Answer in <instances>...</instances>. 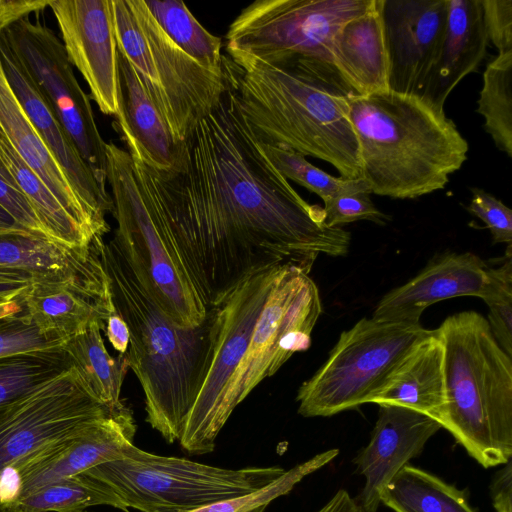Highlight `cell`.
<instances>
[{"label": "cell", "instance_id": "cell-10", "mask_svg": "<svg viewBox=\"0 0 512 512\" xmlns=\"http://www.w3.org/2000/svg\"><path fill=\"white\" fill-rule=\"evenodd\" d=\"M431 330L420 323L362 318L343 331L327 360L298 389V413L327 417L371 400Z\"/></svg>", "mask_w": 512, "mask_h": 512}, {"label": "cell", "instance_id": "cell-20", "mask_svg": "<svg viewBox=\"0 0 512 512\" xmlns=\"http://www.w3.org/2000/svg\"><path fill=\"white\" fill-rule=\"evenodd\" d=\"M370 441L353 462L365 484L356 501L368 512H376L380 494L397 472L421 454L441 425L415 410L381 404Z\"/></svg>", "mask_w": 512, "mask_h": 512}, {"label": "cell", "instance_id": "cell-25", "mask_svg": "<svg viewBox=\"0 0 512 512\" xmlns=\"http://www.w3.org/2000/svg\"><path fill=\"white\" fill-rule=\"evenodd\" d=\"M119 53V52H118ZM122 106L115 129L130 156L157 171H169L178 145L131 64L119 54Z\"/></svg>", "mask_w": 512, "mask_h": 512}, {"label": "cell", "instance_id": "cell-29", "mask_svg": "<svg viewBox=\"0 0 512 512\" xmlns=\"http://www.w3.org/2000/svg\"><path fill=\"white\" fill-rule=\"evenodd\" d=\"M0 159L32 205L47 235L70 248L86 250L96 242L67 212L37 174L21 159L0 130Z\"/></svg>", "mask_w": 512, "mask_h": 512}, {"label": "cell", "instance_id": "cell-2", "mask_svg": "<svg viewBox=\"0 0 512 512\" xmlns=\"http://www.w3.org/2000/svg\"><path fill=\"white\" fill-rule=\"evenodd\" d=\"M242 113L262 143L331 164L361 178L359 145L350 120L356 95L333 64L289 56L272 64L228 53Z\"/></svg>", "mask_w": 512, "mask_h": 512}, {"label": "cell", "instance_id": "cell-8", "mask_svg": "<svg viewBox=\"0 0 512 512\" xmlns=\"http://www.w3.org/2000/svg\"><path fill=\"white\" fill-rule=\"evenodd\" d=\"M284 472L279 466L221 468L153 454L132 444L123 458L84 474L107 484L127 509L185 512L253 492Z\"/></svg>", "mask_w": 512, "mask_h": 512}, {"label": "cell", "instance_id": "cell-32", "mask_svg": "<svg viewBox=\"0 0 512 512\" xmlns=\"http://www.w3.org/2000/svg\"><path fill=\"white\" fill-rule=\"evenodd\" d=\"M71 367L62 347L0 356V414Z\"/></svg>", "mask_w": 512, "mask_h": 512}, {"label": "cell", "instance_id": "cell-35", "mask_svg": "<svg viewBox=\"0 0 512 512\" xmlns=\"http://www.w3.org/2000/svg\"><path fill=\"white\" fill-rule=\"evenodd\" d=\"M259 143L267 158L284 178L315 193L323 202L358 192L370 193L369 186L363 178L334 177L314 166L306 157L295 151L260 141Z\"/></svg>", "mask_w": 512, "mask_h": 512}, {"label": "cell", "instance_id": "cell-24", "mask_svg": "<svg viewBox=\"0 0 512 512\" xmlns=\"http://www.w3.org/2000/svg\"><path fill=\"white\" fill-rule=\"evenodd\" d=\"M332 64L356 95L388 90L389 58L382 0L347 21L332 42Z\"/></svg>", "mask_w": 512, "mask_h": 512}, {"label": "cell", "instance_id": "cell-17", "mask_svg": "<svg viewBox=\"0 0 512 512\" xmlns=\"http://www.w3.org/2000/svg\"><path fill=\"white\" fill-rule=\"evenodd\" d=\"M447 0H382L389 90L422 97L437 63Z\"/></svg>", "mask_w": 512, "mask_h": 512}, {"label": "cell", "instance_id": "cell-28", "mask_svg": "<svg viewBox=\"0 0 512 512\" xmlns=\"http://www.w3.org/2000/svg\"><path fill=\"white\" fill-rule=\"evenodd\" d=\"M98 324L67 338L62 349L92 394L112 412L126 405L120 399L129 368L126 353L111 356Z\"/></svg>", "mask_w": 512, "mask_h": 512}, {"label": "cell", "instance_id": "cell-6", "mask_svg": "<svg viewBox=\"0 0 512 512\" xmlns=\"http://www.w3.org/2000/svg\"><path fill=\"white\" fill-rule=\"evenodd\" d=\"M117 49L134 68L173 138L182 142L229 88L233 62L213 71L199 65L163 31L144 0H111Z\"/></svg>", "mask_w": 512, "mask_h": 512}, {"label": "cell", "instance_id": "cell-51", "mask_svg": "<svg viewBox=\"0 0 512 512\" xmlns=\"http://www.w3.org/2000/svg\"><path fill=\"white\" fill-rule=\"evenodd\" d=\"M74 512H86V511H84V510H80V511H74Z\"/></svg>", "mask_w": 512, "mask_h": 512}, {"label": "cell", "instance_id": "cell-4", "mask_svg": "<svg viewBox=\"0 0 512 512\" xmlns=\"http://www.w3.org/2000/svg\"><path fill=\"white\" fill-rule=\"evenodd\" d=\"M350 120L370 193L395 199L433 193L467 160L468 143L444 108L418 95L389 89L355 95Z\"/></svg>", "mask_w": 512, "mask_h": 512}, {"label": "cell", "instance_id": "cell-7", "mask_svg": "<svg viewBox=\"0 0 512 512\" xmlns=\"http://www.w3.org/2000/svg\"><path fill=\"white\" fill-rule=\"evenodd\" d=\"M106 157L112 214L117 222L113 239L146 291L173 323L183 328L202 325L209 309L176 258L130 154L111 142L106 144Z\"/></svg>", "mask_w": 512, "mask_h": 512}, {"label": "cell", "instance_id": "cell-13", "mask_svg": "<svg viewBox=\"0 0 512 512\" xmlns=\"http://www.w3.org/2000/svg\"><path fill=\"white\" fill-rule=\"evenodd\" d=\"M115 412L92 394L72 366L0 414V477L6 470Z\"/></svg>", "mask_w": 512, "mask_h": 512}, {"label": "cell", "instance_id": "cell-23", "mask_svg": "<svg viewBox=\"0 0 512 512\" xmlns=\"http://www.w3.org/2000/svg\"><path fill=\"white\" fill-rule=\"evenodd\" d=\"M486 35L480 0H447V17L437 63L422 98L439 108L486 55Z\"/></svg>", "mask_w": 512, "mask_h": 512}, {"label": "cell", "instance_id": "cell-26", "mask_svg": "<svg viewBox=\"0 0 512 512\" xmlns=\"http://www.w3.org/2000/svg\"><path fill=\"white\" fill-rule=\"evenodd\" d=\"M104 240L82 250L26 230H0V271L35 282L68 279L102 264Z\"/></svg>", "mask_w": 512, "mask_h": 512}, {"label": "cell", "instance_id": "cell-34", "mask_svg": "<svg viewBox=\"0 0 512 512\" xmlns=\"http://www.w3.org/2000/svg\"><path fill=\"white\" fill-rule=\"evenodd\" d=\"M477 112L494 144L512 157V51L498 54L483 73Z\"/></svg>", "mask_w": 512, "mask_h": 512}, {"label": "cell", "instance_id": "cell-9", "mask_svg": "<svg viewBox=\"0 0 512 512\" xmlns=\"http://www.w3.org/2000/svg\"><path fill=\"white\" fill-rule=\"evenodd\" d=\"M322 312L318 288L309 271L283 265L256 322L245 354L205 428L199 455L212 452L234 409L265 378L273 376L296 352L311 345Z\"/></svg>", "mask_w": 512, "mask_h": 512}, {"label": "cell", "instance_id": "cell-39", "mask_svg": "<svg viewBox=\"0 0 512 512\" xmlns=\"http://www.w3.org/2000/svg\"><path fill=\"white\" fill-rule=\"evenodd\" d=\"M325 224L329 227L369 220L384 224L390 217L379 211L373 204L369 192H358L328 199L324 202Z\"/></svg>", "mask_w": 512, "mask_h": 512}, {"label": "cell", "instance_id": "cell-22", "mask_svg": "<svg viewBox=\"0 0 512 512\" xmlns=\"http://www.w3.org/2000/svg\"><path fill=\"white\" fill-rule=\"evenodd\" d=\"M0 130L21 159L37 174L67 212L94 239H103L66 173L28 118L4 74L0 60Z\"/></svg>", "mask_w": 512, "mask_h": 512}, {"label": "cell", "instance_id": "cell-48", "mask_svg": "<svg viewBox=\"0 0 512 512\" xmlns=\"http://www.w3.org/2000/svg\"><path fill=\"white\" fill-rule=\"evenodd\" d=\"M12 229L25 230L19 226L16 221L0 206V230Z\"/></svg>", "mask_w": 512, "mask_h": 512}, {"label": "cell", "instance_id": "cell-5", "mask_svg": "<svg viewBox=\"0 0 512 512\" xmlns=\"http://www.w3.org/2000/svg\"><path fill=\"white\" fill-rule=\"evenodd\" d=\"M444 350L445 408L440 421L484 468L512 456V359L475 311L448 316L436 329Z\"/></svg>", "mask_w": 512, "mask_h": 512}, {"label": "cell", "instance_id": "cell-21", "mask_svg": "<svg viewBox=\"0 0 512 512\" xmlns=\"http://www.w3.org/2000/svg\"><path fill=\"white\" fill-rule=\"evenodd\" d=\"M488 265L471 252H445L415 277L386 293L372 317L385 322L420 323L430 305L459 296L480 297Z\"/></svg>", "mask_w": 512, "mask_h": 512}, {"label": "cell", "instance_id": "cell-19", "mask_svg": "<svg viewBox=\"0 0 512 512\" xmlns=\"http://www.w3.org/2000/svg\"><path fill=\"white\" fill-rule=\"evenodd\" d=\"M18 301L42 332L63 340L94 324L104 331L116 313L103 264L65 280L31 283Z\"/></svg>", "mask_w": 512, "mask_h": 512}, {"label": "cell", "instance_id": "cell-11", "mask_svg": "<svg viewBox=\"0 0 512 512\" xmlns=\"http://www.w3.org/2000/svg\"><path fill=\"white\" fill-rule=\"evenodd\" d=\"M374 0H257L230 24L226 51L272 64L304 56L332 64V42Z\"/></svg>", "mask_w": 512, "mask_h": 512}, {"label": "cell", "instance_id": "cell-30", "mask_svg": "<svg viewBox=\"0 0 512 512\" xmlns=\"http://www.w3.org/2000/svg\"><path fill=\"white\" fill-rule=\"evenodd\" d=\"M380 503L394 512H475L464 490L409 463L384 487Z\"/></svg>", "mask_w": 512, "mask_h": 512}, {"label": "cell", "instance_id": "cell-42", "mask_svg": "<svg viewBox=\"0 0 512 512\" xmlns=\"http://www.w3.org/2000/svg\"><path fill=\"white\" fill-rule=\"evenodd\" d=\"M488 42L498 54L512 51V0H480Z\"/></svg>", "mask_w": 512, "mask_h": 512}, {"label": "cell", "instance_id": "cell-47", "mask_svg": "<svg viewBox=\"0 0 512 512\" xmlns=\"http://www.w3.org/2000/svg\"><path fill=\"white\" fill-rule=\"evenodd\" d=\"M316 512H368L366 511L348 491L339 489L319 510Z\"/></svg>", "mask_w": 512, "mask_h": 512}, {"label": "cell", "instance_id": "cell-14", "mask_svg": "<svg viewBox=\"0 0 512 512\" xmlns=\"http://www.w3.org/2000/svg\"><path fill=\"white\" fill-rule=\"evenodd\" d=\"M282 266H272L253 273L211 308V361L179 439L184 451L199 455L208 421L243 359L256 322Z\"/></svg>", "mask_w": 512, "mask_h": 512}, {"label": "cell", "instance_id": "cell-41", "mask_svg": "<svg viewBox=\"0 0 512 512\" xmlns=\"http://www.w3.org/2000/svg\"><path fill=\"white\" fill-rule=\"evenodd\" d=\"M0 206L23 229L49 237L32 205L21 191L16 180L0 159ZM50 238V237H49Z\"/></svg>", "mask_w": 512, "mask_h": 512}, {"label": "cell", "instance_id": "cell-49", "mask_svg": "<svg viewBox=\"0 0 512 512\" xmlns=\"http://www.w3.org/2000/svg\"><path fill=\"white\" fill-rule=\"evenodd\" d=\"M22 308L18 301L0 303V318L21 312Z\"/></svg>", "mask_w": 512, "mask_h": 512}, {"label": "cell", "instance_id": "cell-15", "mask_svg": "<svg viewBox=\"0 0 512 512\" xmlns=\"http://www.w3.org/2000/svg\"><path fill=\"white\" fill-rule=\"evenodd\" d=\"M135 432L132 412L125 406L6 470L0 477V510L50 483L123 458Z\"/></svg>", "mask_w": 512, "mask_h": 512}, {"label": "cell", "instance_id": "cell-36", "mask_svg": "<svg viewBox=\"0 0 512 512\" xmlns=\"http://www.w3.org/2000/svg\"><path fill=\"white\" fill-rule=\"evenodd\" d=\"M338 453V449L324 451L289 470H285L273 482L253 492L185 512H264L273 500L288 494L304 477L331 462Z\"/></svg>", "mask_w": 512, "mask_h": 512}, {"label": "cell", "instance_id": "cell-31", "mask_svg": "<svg viewBox=\"0 0 512 512\" xmlns=\"http://www.w3.org/2000/svg\"><path fill=\"white\" fill-rule=\"evenodd\" d=\"M166 35L188 56L206 69L219 71L224 67L222 41L206 30L183 1L144 0Z\"/></svg>", "mask_w": 512, "mask_h": 512}, {"label": "cell", "instance_id": "cell-37", "mask_svg": "<svg viewBox=\"0 0 512 512\" xmlns=\"http://www.w3.org/2000/svg\"><path fill=\"white\" fill-rule=\"evenodd\" d=\"M505 261L497 267H487L486 281L480 298L489 308L488 323L505 353L512 357V257L507 245Z\"/></svg>", "mask_w": 512, "mask_h": 512}, {"label": "cell", "instance_id": "cell-38", "mask_svg": "<svg viewBox=\"0 0 512 512\" xmlns=\"http://www.w3.org/2000/svg\"><path fill=\"white\" fill-rule=\"evenodd\" d=\"M64 341L42 332L24 310L0 318V356L58 348Z\"/></svg>", "mask_w": 512, "mask_h": 512}, {"label": "cell", "instance_id": "cell-12", "mask_svg": "<svg viewBox=\"0 0 512 512\" xmlns=\"http://www.w3.org/2000/svg\"><path fill=\"white\" fill-rule=\"evenodd\" d=\"M1 34L25 65L99 184L106 188L107 143L98 130L90 96L78 83L62 40L51 28L32 22L29 16Z\"/></svg>", "mask_w": 512, "mask_h": 512}, {"label": "cell", "instance_id": "cell-33", "mask_svg": "<svg viewBox=\"0 0 512 512\" xmlns=\"http://www.w3.org/2000/svg\"><path fill=\"white\" fill-rule=\"evenodd\" d=\"M100 505L128 511L107 484L81 473L43 486L8 508L24 512H74Z\"/></svg>", "mask_w": 512, "mask_h": 512}, {"label": "cell", "instance_id": "cell-40", "mask_svg": "<svg viewBox=\"0 0 512 512\" xmlns=\"http://www.w3.org/2000/svg\"><path fill=\"white\" fill-rule=\"evenodd\" d=\"M467 210L489 228L495 243L512 242V210L496 197L480 188L472 189Z\"/></svg>", "mask_w": 512, "mask_h": 512}, {"label": "cell", "instance_id": "cell-18", "mask_svg": "<svg viewBox=\"0 0 512 512\" xmlns=\"http://www.w3.org/2000/svg\"><path fill=\"white\" fill-rule=\"evenodd\" d=\"M0 60L7 81L25 113L66 173L92 222L105 235L110 230L106 214L113 212L111 195L99 184L25 65L1 33Z\"/></svg>", "mask_w": 512, "mask_h": 512}, {"label": "cell", "instance_id": "cell-27", "mask_svg": "<svg viewBox=\"0 0 512 512\" xmlns=\"http://www.w3.org/2000/svg\"><path fill=\"white\" fill-rule=\"evenodd\" d=\"M371 403L406 407L440 424L445 408L444 350L436 329L413 348Z\"/></svg>", "mask_w": 512, "mask_h": 512}, {"label": "cell", "instance_id": "cell-3", "mask_svg": "<svg viewBox=\"0 0 512 512\" xmlns=\"http://www.w3.org/2000/svg\"><path fill=\"white\" fill-rule=\"evenodd\" d=\"M101 261L115 310L128 327L126 356L144 392L146 421L166 442L179 441L209 369L212 310L202 325L179 327L146 291L113 238L104 242Z\"/></svg>", "mask_w": 512, "mask_h": 512}, {"label": "cell", "instance_id": "cell-43", "mask_svg": "<svg viewBox=\"0 0 512 512\" xmlns=\"http://www.w3.org/2000/svg\"><path fill=\"white\" fill-rule=\"evenodd\" d=\"M50 0H0V33L18 20L49 6Z\"/></svg>", "mask_w": 512, "mask_h": 512}, {"label": "cell", "instance_id": "cell-46", "mask_svg": "<svg viewBox=\"0 0 512 512\" xmlns=\"http://www.w3.org/2000/svg\"><path fill=\"white\" fill-rule=\"evenodd\" d=\"M31 283L23 276L0 271V303L17 300Z\"/></svg>", "mask_w": 512, "mask_h": 512}, {"label": "cell", "instance_id": "cell-1", "mask_svg": "<svg viewBox=\"0 0 512 512\" xmlns=\"http://www.w3.org/2000/svg\"><path fill=\"white\" fill-rule=\"evenodd\" d=\"M132 158V157H131ZM185 275L211 309L262 269L310 272L319 254L343 256L351 236L325 224L274 167L229 88L179 143L169 171L132 158Z\"/></svg>", "mask_w": 512, "mask_h": 512}, {"label": "cell", "instance_id": "cell-16", "mask_svg": "<svg viewBox=\"0 0 512 512\" xmlns=\"http://www.w3.org/2000/svg\"><path fill=\"white\" fill-rule=\"evenodd\" d=\"M66 54L99 110L117 117L122 106L119 53L111 0H50Z\"/></svg>", "mask_w": 512, "mask_h": 512}, {"label": "cell", "instance_id": "cell-44", "mask_svg": "<svg viewBox=\"0 0 512 512\" xmlns=\"http://www.w3.org/2000/svg\"><path fill=\"white\" fill-rule=\"evenodd\" d=\"M492 503L497 512H512V463L507 462L490 485Z\"/></svg>", "mask_w": 512, "mask_h": 512}, {"label": "cell", "instance_id": "cell-50", "mask_svg": "<svg viewBox=\"0 0 512 512\" xmlns=\"http://www.w3.org/2000/svg\"><path fill=\"white\" fill-rule=\"evenodd\" d=\"M0 512H24L18 508H5L0 510Z\"/></svg>", "mask_w": 512, "mask_h": 512}, {"label": "cell", "instance_id": "cell-45", "mask_svg": "<svg viewBox=\"0 0 512 512\" xmlns=\"http://www.w3.org/2000/svg\"><path fill=\"white\" fill-rule=\"evenodd\" d=\"M104 332L112 347L119 354L124 355L129 345V331L125 321L117 312L107 319Z\"/></svg>", "mask_w": 512, "mask_h": 512}]
</instances>
